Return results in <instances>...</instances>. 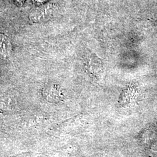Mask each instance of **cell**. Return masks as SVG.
Listing matches in <instances>:
<instances>
[{
  "instance_id": "6da1fadb",
  "label": "cell",
  "mask_w": 157,
  "mask_h": 157,
  "mask_svg": "<svg viewBox=\"0 0 157 157\" xmlns=\"http://www.w3.org/2000/svg\"><path fill=\"white\" fill-rule=\"evenodd\" d=\"M34 2L37 4H43L49 0H33Z\"/></svg>"
},
{
  "instance_id": "7a4b0ae2",
  "label": "cell",
  "mask_w": 157,
  "mask_h": 157,
  "mask_svg": "<svg viewBox=\"0 0 157 157\" xmlns=\"http://www.w3.org/2000/svg\"><path fill=\"white\" fill-rule=\"evenodd\" d=\"M19 5H22L25 0H15Z\"/></svg>"
}]
</instances>
